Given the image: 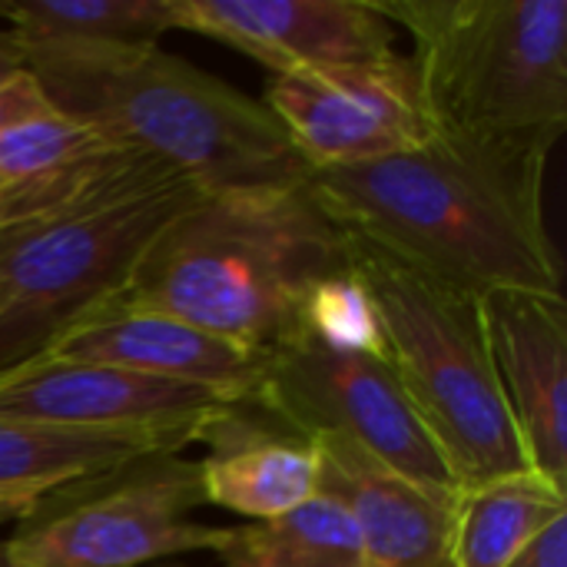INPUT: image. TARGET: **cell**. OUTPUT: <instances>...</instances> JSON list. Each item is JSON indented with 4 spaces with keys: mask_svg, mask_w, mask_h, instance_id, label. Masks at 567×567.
<instances>
[{
    "mask_svg": "<svg viewBox=\"0 0 567 567\" xmlns=\"http://www.w3.org/2000/svg\"><path fill=\"white\" fill-rule=\"evenodd\" d=\"M0 567H17L10 561V555H7V542H0Z\"/></svg>",
    "mask_w": 567,
    "mask_h": 567,
    "instance_id": "25",
    "label": "cell"
},
{
    "mask_svg": "<svg viewBox=\"0 0 567 567\" xmlns=\"http://www.w3.org/2000/svg\"><path fill=\"white\" fill-rule=\"evenodd\" d=\"M47 110H53V106L27 66L0 80V133L13 130L17 123H27Z\"/></svg>",
    "mask_w": 567,
    "mask_h": 567,
    "instance_id": "21",
    "label": "cell"
},
{
    "mask_svg": "<svg viewBox=\"0 0 567 567\" xmlns=\"http://www.w3.org/2000/svg\"><path fill=\"white\" fill-rule=\"evenodd\" d=\"M478 309L528 468L567 492L565 296L488 292Z\"/></svg>",
    "mask_w": 567,
    "mask_h": 567,
    "instance_id": "12",
    "label": "cell"
},
{
    "mask_svg": "<svg viewBox=\"0 0 567 567\" xmlns=\"http://www.w3.org/2000/svg\"><path fill=\"white\" fill-rule=\"evenodd\" d=\"M206 505L249 522L279 518L319 495V455L312 439L292 432L252 399L213 412L199 435Z\"/></svg>",
    "mask_w": 567,
    "mask_h": 567,
    "instance_id": "15",
    "label": "cell"
},
{
    "mask_svg": "<svg viewBox=\"0 0 567 567\" xmlns=\"http://www.w3.org/2000/svg\"><path fill=\"white\" fill-rule=\"evenodd\" d=\"M508 567H567V518L548 525Z\"/></svg>",
    "mask_w": 567,
    "mask_h": 567,
    "instance_id": "22",
    "label": "cell"
},
{
    "mask_svg": "<svg viewBox=\"0 0 567 567\" xmlns=\"http://www.w3.org/2000/svg\"><path fill=\"white\" fill-rule=\"evenodd\" d=\"M150 449H169V445L150 439L66 432V429L0 415V492H20V488L53 492L76 478L106 472Z\"/></svg>",
    "mask_w": 567,
    "mask_h": 567,
    "instance_id": "18",
    "label": "cell"
},
{
    "mask_svg": "<svg viewBox=\"0 0 567 567\" xmlns=\"http://www.w3.org/2000/svg\"><path fill=\"white\" fill-rule=\"evenodd\" d=\"M567 518V492L538 472L458 492L449 567H508L548 525Z\"/></svg>",
    "mask_w": 567,
    "mask_h": 567,
    "instance_id": "16",
    "label": "cell"
},
{
    "mask_svg": "<svg viewBox=\"0 0 567 567\" xmlns=\"http://www.w3.org/2000/svg\"><path fill=\"white\" fill-rule=\"evenodd\" d=\"M47 492L37 488H20V492H0V525H13L20 522Z\"/></svg>",
    "mask_w": 567,
    "mask_h": 567,
    "instance_id": "23",
    "label": "cell"
},
{
    "mask_svg": "<svg viewBox=\"0 0 567 567\" xmlns=\"http://www.w3.org/2000/svg\"><path fill=\"white\" fill-rule=\"evenodd\" d=\"M352 272V239L306 183L199 196L143 252L123 302L266 355Z\"/></svg>",
    "mask_w": 567,
    "mask_h": 567,
    "instance_id": "2",
    "label": "cell"
},
{
    "mask_svg": "<svg viewBox=\"0 0 567 567\" xmlns=\"http://www.w3.org/2000/svg\"><path fill=\"white\" fill-rule=\"evenodd\" d=\"M166 567H183V565H166Z\"/></svg>",
    "mask_w": 567,
    "mask_h": 567,
    "instance_id": "27",
    "label": "cell"
},
{
    "mask_svg": "<svg viewBox=\"0 0 567 567\" xmlns=\"http://www.w3.org/2000/svg\"><path fill=\"white\" fill-rule=\"evenodd\" d=\"M415 40L435 126L558 143L567 126V0H372Z\"/></svg>",
    "mask_w": 567,
    "mask_h": 567,
    "instance_id": "5",
    "label": "cell"
},
{
    "mask_svg": "<svg viewBox=\"0 0 567 567\" xmlns=\"http://www.w3.org/2000/svg\"><path fill=\"white\" fill-rule=\"evenodd\" d=\"M103 146H110V140L100 136L93 126H86L60 110H47V113L0 133V183H13V179H27V176L56 169V166L90 156Z\"/></svg>",
    "mask_w": 567,
    "mask_h": 567,
    "instance_id": "20",
    "label": "cell"
},
{
    "mask_svg": "<svg viewBox=\"0 0 567 567\" xmlns=\"http://www.w3.org/2000/svg\"><path fill=\"white\" fill-rule=\"evenodd\" d=\"M352 239V276L382 355L449 462L458 492L532 472L508 415L478 299Z\"/></svg>",
    "mask_w": 567,
    "mask_h": 567,
    "instance_id": "4",
    "label": "cell"
},
{
    "mask_svg": "<svg viewBox=\"0 0 567 567\" xmlns=\"http://www.w3.org/2000/svg\"><path fill=\"white\" fill-rule=\"evenodd\" d=\"M40 359L113 365L163 382L213 389L233 399H252L262 369V355L123 299L63 332Z\"/></svg>",
    "mask_w": 567,
    "mask_h": 567,
    "instance_id": "13",
    "label": "cell"
},
{
    "mask_svg": "<svg viewBox=\"0 0 567 567\" xmlns=\"http://www.w3.org/2000/svg\"><path fill=\"white\" fill-rule=\"evenodd\" d=\"M0 20H3V0H0Z\"/></svg>",
    "mask_w": 567,
    "mask_h": 567,
    "instance_id": "26",
    "label": "cell"
},
{
    "mask_svg": "<svg viewBox=\"0 0 567 567\" xmlns=\"http://www.w3.org/2000/svg\"><path fill=\"white\" fill-rule=\"evenodd\" d=\"M203 193L186 179L106 206L0 233V375L120 302L163 233Z\"/></svg>",
    "mask_w": 567,
    "mask_h": 567,
    "instance_id": "6",
    "label": "cell"
},
{
    "mask_svg": "<svg viewBox=\"0 0 567 567\" xmlns=\"http://www.w3.org/2000/svg\"><path fill=\"white\" fill-rule=\"evenodd\" d=\"M213 555L223 567H365L349 512L322 492L279 518L226 528Z\"/></svg>",
    "mask_w": 567,
    "mask_h": 567,
    "instance_id": "17",
    "label": "cell"
},
{
    "mask_svg": "<svg viewBox=\"0 0 567 567\" xmlns=\"http://www.w3.org/2000/svg\"><path fill=\"white\" fill-rule=\"evenodd\" d=\"M23 47H20V40L10 33V30H0V80L3 76H10V73H17V70H23Z\"/></svg>",
    "mask_w": 567,
    "mask_h": 567,
    "instance_id": "24",
    "label": "cell"
},
{
    "mask_svg": "<svg viewBox=\"0 0 567 567\" xmlns=\"http://www.w3.org/2000/svg\"><path fill=\"white\" fill-rule=\"evenodd\" d=\"M262 106L279 120L309 169L395 156L435 133L419 76L405 56L272 76Z\"/></svg>",
    "mask_w": 567,
    "mask_h": 567,
    "instance_id": "9",
    "label": "cell"
},
{
    "mask_svg": "<svg viewBox=\"0 0 567 567\" xmlns=\"http://www.w3.org/2000/svg\"><path fill=\"white\" fill-rule=\"evenodd\" d=\"M203 505L199 462L150 449L47 492L3 542L17 567H140L216 551L226 528L193 522Z\"/></svg>",
    "mask_w": 567,
    "mask_h": 567,
    "instance_id": "7",
    "label": "cell"
},
{
    "mask_svg": "<svg viewBox=\"0 0 567 567\" xmlns=\"http://www.w3.org/2000/svg\"><path fill=\"white\" fill-rule=\"evenodd\" d=\"M319 492L336 498L365 551V567H449L458 495H439L342 435H312Z\"/></svg>",
    "mask_w": 567,
    "mask_h": 567,
    "instance_id": "14",
    "label": "cell"
},
{
    "mask_svg": "<svg viewBox=\"0 0 567 567\" xmlns=\"http://www.w3.org/2000/svg\"><path fill=\"white\" fill-rule=\"evenodd\" d=\"M20 47L53 110L159 159L203 196L296 186L312 173L262 100H249L159 43Z\"/></svg>",
    "mask_w": 567,
    "mask_h": 567,
    "instance_id": "3",
    "label": "cell"
},
{
    "mask_svg": "<svg viewBox=\"0 0 567 567\" xmlns=\"http://www.w3.org/2000/svg\"><path fill=\"white\" fill-rule=\"evenodd\" d=\"M558 143L435 126L405 153L312 169L309 189L355 239L482 299L561 296V259L545 219V169Z\"/></svg>",
    "mask_w": 567,
    "mask_h": 567,
    "instance_id": "1",
    "label": "cell"
},
{
    "mask_svg": "<svg viewBox=\"0 0 567 567\" xmlns=\"http://www.w3.org/2000/svg\"><path fill=\"white\" fill-rule=\"evenodd\" d=\"M233 402L243 399L96 362L33 359L0 375V415L169 449L196 445L203 422Z\"/></svg>",
    "mask_w": 567,
    "mask_h": 567,
    "instance_id": "10",
    "label": "cell"
},
{
    "mask_svg": "<svg viewBox=\"0 0 567 567\" xmlns=\"http://www.w3.org/2000/svg\"><path fill=\"white\" fill-rule=\"evenodd\" d=\"M173 30L213 37L272 76L395 60V27L372 0H169Z\"/></svg>",
    "mask_w": 567,
    "mask_h": 567,
    "instance_id": "11",
    "label": "cell"
},
{
    "mask_svg": "<svg viewBox=\"0 0 567 567\" xmlns=\"http://www.w3.org/2000/svg\"><path fill=\"white\" fill-rule=\"evenodd\" d=\"M20 43H156L173 30L169 0H3Z\"/></svg>",
    "mask_w": 567,
    "mask_h": 567,
    "instance_id": "19",
    "label": "cell"
},
{
    "mask_svg": "<svg viewBox=\"0 0 567 567\" xmlns=\"http://www.w3.org/2000/svg\"><path fill=\"white\" fill-rule=\"evenodd\" d=\"M252 402L292 432L342 435L405 478L458 495V482L405 399L382 346H339L296 329L262 355Z\"/></svg>",
    "mask_w": 567,
    "mask_h": 567,
    "instance_id": "8",
    "label": "cell"
}]
</instances>
